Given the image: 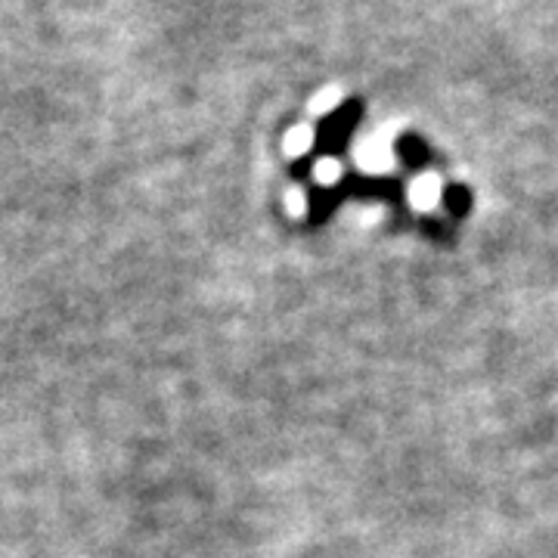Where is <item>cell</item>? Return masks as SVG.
I'll return each mask as SVG.
<instances>
[{
    "mask_svg": "<svg viewBox=\"0 0 558 558\" xmlns=\"http://www.w3.org/2000/svg\"><path fill=\"white\" fill-rule=\"evenodd\" d=\"M357 165L369 174H381L395 165V153L385 143V137H366L357 146Z\"/></svg>",
    "mask_w": 558,
    "mask_h": 558,
    "instance_id": "1",
    "label": "cell"
},
{
    "mask_svg": "<svg viewBox=\"0 0 558 558\" xmlns=\"http://www.w3.org/2000/svg\"><path fill=\"white\" fill-rule=\"evenodd\" d=\"M440 196H444V183H440L438 174H432V171L418 174V178L410 183V202H413V208H418V211H435Z\"/></svg>",
    "mask_w": 558,
    "mask_h": 558,
    "instance_id": "2",
    "label": "cell"
},
{
    "mask_svg": "<svg viewBox=\"0 0 558 558\" xmlns=\"http://www.w3.org/2000/svg\"><path fill=\"white\" fill-rule=\"evenodd\" d=\"M282 146H286L289 156H304V153L314 146V128H311V124H295V128L286 134Z\"/></svg>",
    "mask_w": 558,
    "mask_h": 558,
    "instance_id": "3",
    "label": "cell"
},
{
    "mask_svg": "<svg viewBox=\"0 0 558 558\" xmlns=\"http://www.w3.org/2000/svg\"><path fill=\"white\" fill-rule=\"evenodd\" d=\"M339 102H341L339 87H323L317 97L311 100V112H314V116H326V112H332Z\"/></svg>",
    "mask_w": 558,
    "mask_h": 558,
    "instance_id": "4",
    "label": "cell"
},
{
    "mask_svg": "<svg viewBox=\"0 0 558 558\" xmlns=\"http://www.w3.org/2000/svg\"><path fill=\"white\" fill-rule=\"evenodd\" d=\"M314 178H317V183H323V186H332V183L341 178V165L336 159H319L317 168H314Z\"/></svg>",
    "mask_w": 558,
    "mask_h": 558,
    "instance_id": "5",
    "label": "cell"
},
{
    "mask_svg": "<svg viewBox=\"0 0 558 558\" xmlns=\"http://www.w3.org/2000/svg\"><path fill=\"white\" fill-rule=\"evenodd\" d=\"M286 211H289V215H295V218L307 211V199H304V193H301L299 186H292V190L286 193Z\"/></svg>",
    "mask_w": 558,
    "mask_h": 558,
    "instance_id": "6",
    "label": "cell"
}]
</instances>
